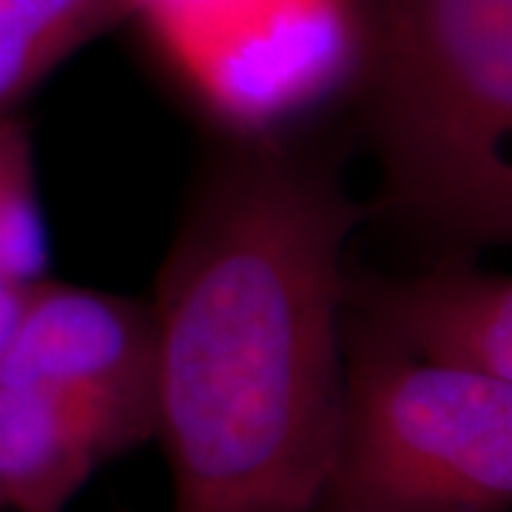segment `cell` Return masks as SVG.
Instances as JSON below:
<instances>
[{
  "mask_svg": "<svg viewBox=\"0 0 512 512\" xmlns=\"http://www.w3.org/2000/svg\"><path fill=\"white\" fill-rule=\"evenodd\" d=\"M117 453L80 407L37 387L0 384V512H66Z\"/></svg>",
  "mask_w": 512,
  "mask_h": 512,
  "instance_id": "6",
  "label": "cell"
},
{
  "mask_svg": "<svg viewBox=\"0 0 512 512\" xmlns=\"http://www.w3.org/2000/svg\"><path fill=\"white\" fill-rule=\"evenodd\" d=\"M345 399L313 512H510L512 382L342 328Z\"/></svg>",
  "mask_w": 512,
  "mask_h": 512,
  "instance_id": "3",
  "label": "cell"
},
{
  "mask_svg": "<svg viewBox=\"0 0 512 512\" xmlns=\"http://www.w3.org/2000/svg\"><path fill=\"white\" fill-rule=\"evenodd\" d=\"M143 6L146 0H0V117L15 114L60 63Z\"/></svg>",
  "mask_w": 512,
  "mask_h": 512,
  "instance_id": "7",
  "label": "cell"
},
{
  "mask_svg": "<svg viewBox=\"0 0 512 512\" xmlns=\"http://www.w3.org/2000/svg\"><path fill=\"white\" fill-rule=\"evenodd\" d=\"M339 165L239 143L205 168L157 276L154 436L171 512H313L345 399Z\"/></svg>",
  "mask_w": 512,
  "mask_h": 512,
  "instance_id": "1",
  "label": "cell"
},
{
  "mask_svg": "<svg viewBox=\"0 0 512 512\" xmlns=\"http://www.w3.org/2000/svg\"><path fill=\"white\" fill-rule=\"evenodd\" d=\"M379 208L458 245L512 237V0H350Z\"/></svg>",
  "mask_w": 512,
  "mask_h": 512,
  "instance_id": "2",
  "label": "cell"
},
{
  "mask_svg": "<svg viewBox=\"0 0 512 512\" xmlns=\"http://www.w3.org/2000/svg\"><path fill=\"white\" fill-rule=\"evenodd\" d=\"M359 322L421 362L512 382V279L476 265H444L345 291Z\"/></svg>",
  "mask_w": 512,
  "mask_h": 512,
  "instance_id": "5",
  "label": "cell"
},
{
  "mask_svg": "<svg viewBox=\"0 0 512 512\" xmlns=\"http://www.w3.org/2000/svg\"><path fill=\"white\" fill-rule=\"evenodd\" d=\"M0 384L37 387L80 407L120 453L154 439L157 330L151 305L40 279L15 339L0 356Z\"/></svg>",
  "mask_w": 512,
  "mask_h": 512,
  "instance_id": "4",
  "label": "cell"
},
{
  "mask_svg": "<svg viewBox=\"0 0 512 512\" xmlns=\"http://www.w3.org/2000/svg\"><path fill=\"white\" fill-rule=\"evenodd\" d=\"M49 271V228L37 197L35 151L18 114L0 117V274L40 282Z\"/></svg>",
  "mask_w": 512,
  "mask_h": 512,
  "instance_id": "8",
  "label": "cell"
},
{
  "mask_svg": "<svg viewBox=\"0 0 512 512\" xmlns=\"http://www.w3.org/2000/svg\"><path fill=\"white\" fill-rule=\"evenodd\" d=\"M35 285L37 282H18L12 276L0 274V356L6 353L9 342L18 333L23 316L29 311Z\"/></svg>",
  "mask_w": 512,
  "mask_h": 512,
  "instance_id": "9",
  "label": "cell"
}]
</instances>
